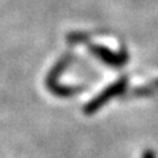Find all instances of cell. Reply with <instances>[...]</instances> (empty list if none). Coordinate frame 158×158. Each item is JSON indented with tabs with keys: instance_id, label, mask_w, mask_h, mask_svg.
<instances>
[{
	"instance_id": "1",
	"label": "cell",
	"mask_w": 158,
	"mask_h": 158,
	"mask_svg": "<svg viewBox=\"0 0 158 158\" xmlns=\"http://www.w3.org/2000/svg\"><path fill=\"white\" fill-rule=\"evenodd\" d=\"M128 83V79L125 77H121L120 79H117L116 82L111 83L107 88H104L98 96H95L94 99H91L87 104L83 107V112L86 115H92V113L98 112L102 107H104L110 100H112L113 98L118 96L120 94L125 90Z\"/></svg>"
},
{
	"instance_id": "2",
	"label": "cell",
	"mask_w": 158,
	"mask_h": 158,
	"mask_svg": "<svg viewBox=\"0 0 158 158\" xmlns=\"http://www.w3.org/2000/svg\"><path fill=\"white\" fill-rule=\"evenodd\" d=\"M91 50L103 62H106L107 65L113 66V67H120L123 65H125V62L128 59L125 54H115L111 50H108L106 48H102V46H92Z\"/></svg>"
},
{
	"instance_id": "3",
	"label": "cell",
	"mask_w": 158,
	"mask_h": 158,
	"mask_svg": "<svg viewBox=\"0 0 158 158\" xmlns=\"http://www.w3.org/2000/svg\"><path fill=\"white\" fill-rule=\"evenodd\" d=\"M142 158H156V153L153 152L152 149H148L144 152V154H142Z\"/></svg>"
}]
</instances>
